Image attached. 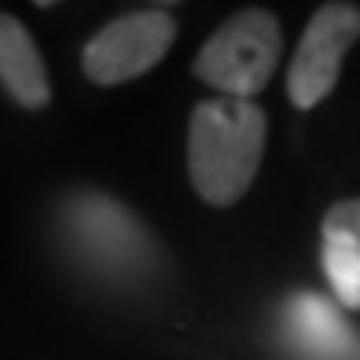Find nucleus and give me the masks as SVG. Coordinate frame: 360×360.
Listing matches in <instances>:
<instances>
[{"mask_svg":"<svg viewBox=\"0 0 360 360\" xmlns=\"http://www.w3.org/2000/svg\"><path fill=\"white\" fill-rule=\"evenodd\" d=\"M63 236L74 257L107 280H133L155 265V239L140 217L103 191H77L63 202Z\"/></svg>","mask_w":360,"mask_h":360,"instance_id":"2","label":"nucleus"},{"mask_svg":"<svg viewBox=\"0 0 360 360\" xmlns=\"http://www.w3.org/2000/svg\"><path fill=\"white\" fill-rule=\"evenodd\" d=\"M360 37V8L356 4H323L309 19L302 44L287 70V96L298 110H313L335 92L342 63Z\"/></svg>","mask_w":360,"mask_h":360,"instance_id":"4","label":"nucleus"},{"mask_svg":"<svg viewBox=\"0 0 360 360\" xmlns=\"http://www.w3.org/2000/svg\"><path fill=\"white\" fill-rule=\"evenodd\" d=\"M283 335L309 360H342L353 349L346 320L320 294H294L283 305Z\"/></svg>","mask_w":360,"mask_h":360,"instance_id":"6","label":"nucleus"},{"mask_svg":"<svg viewBox=\"0 0 360 360\" xmlns=\"http://www.w3.org/2000/svg\"><path fill=\"white\" fill-rule=\"evenodd\" d=\"M323 272L342 309H360V243L342 228H323Z\"/></svg>","mask_w":360,"mask_h":360,"instance_id":"8","label":"nucleus"},{"mask_svg":"<svg viewBox=\"0 0 360 360\" xmlns=\"http://www.w3.org/2000/svg\"><path fill=\"white\" fill-rule=\"evenodd\" d=\"M323 228H342V232H349V236L360 243V199H349V202L331 206V210H327Z\"/></svg>","mask_w":360,"mask_h":360,"instance_id":"9","label":"nucleus"},{"mask_svg":"<svg viewBox=\"0 0 360 360\" xmlns=\"http://www.w3.org/2000/svg\"><path fill=\"white\" fill-rule=\"evenodd\" d=\"M269 118L250 100H206L195 107L188 129V173L199 199L232 206L250 191L265 155Z\"/></svg>","mask_w":360,"mask_h":360,"instance_id":"1","label":"nucleus"},{"mask_svg":"<svg viewBox=\"0 0 360 360\" xmlns=\"http://www.w3.org/2000/svg\"><path fill=\"white\" fill-rule=\"evenodd\" d=\"M0 85L26 110H41L52 100L41 52L15 15H0Z\"/></svg>","mask_w":360,"mask_h":360,"instance_id":"7","label":"nucleus"},{"mask_svg":"<svg viewBox=\"0 0 360 360\" xmlns=\"http://www.w3.org/2000/svg\"><path fill=\"white\" fill-rule=\"evenodd\" d=\"M283 34L265 8H243L228 19L195 56V74L224 100H250L276 74Z\"/></svg>","mask_w":360,"mask_h":360,"instance_id":"3","label":"nucleus"},{"mask_svg":"<svg viewBox=\"0 0 360 360\" xmlns=\"http://www.w3.org/2000/svg\"><path fill=\"white\" fill-rule=\"evenodd\" d=\"M173 37H176V19L162 8L122 15L85 44L81 67L96 85H122V81H133L151 70L169 52Z\"/></svg>","mask_w":360,"mask_h":360,"instance_id":"5","label":"nucleus"}]
</instances>
